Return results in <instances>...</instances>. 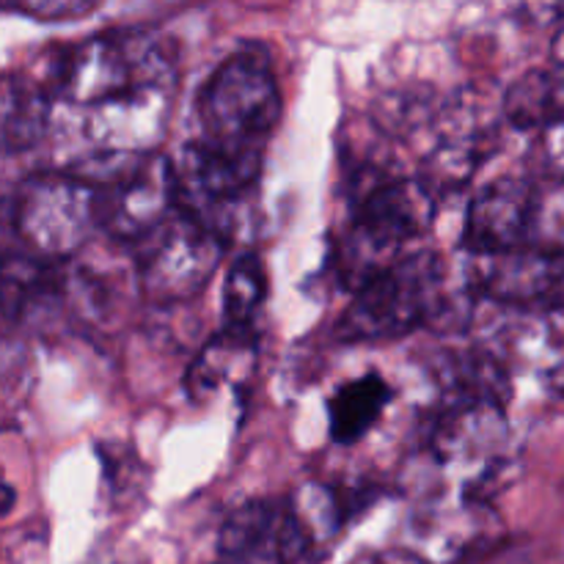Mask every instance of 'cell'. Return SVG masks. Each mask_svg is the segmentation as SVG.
Here are the masks:
<instances>
[{
    "label": "cell",
    "mask_w": 564,
    "mask_h": 564,
    "mask_svg": "<svg viewBox=\"0 0 564 564\" xmlns=\"http://www.w3.org/2000/svg\"><path fill=\"white\" fill-rule=\"evenodd\" d=\"M176 64L165 39L149 31L99 33L61 50L47 94L64 110L88 158L149 154L174 102Z\"/></svg>",
    "instance_id": "1"
},
{
    "label": "cell",
    "mask_w": 564,
    "mask_h": 564,
    "mask_svg": "<svg viewBox=\"0 0 564 564\" xmlns=\"http://www.w3.org/2000/svg\"><path fill=\"white\" fill-rule=\"evenodd\" d=\"M455 297L446 286V264L433 251H413L364 281L336 323L341 341H386L422 325L455 319Z\"/></svg>",
    "instance_id": "2"
},
{
    "label": "cell",
    "mask_w": 564,
    "mask_h": 564,
    "mask_svg": "<svg viewBox=\"0 0 564 564\" xmlns=\"http://www.w3.org/2000/svg\"><path fill=\"white\" fill-rule=\"evenodd\" d=\"M198 141L240 158H262L281 119L273 61L262 44L231 53L198 94Z\"/></svg>",
    "instance_id": "3"
},
{
    "label": "cell",
    "mask_w": 564,
    "mask_h": 564,
    "mask_svg": "<svg viewBox=\"0 0 564 564\" xmlns=\"http://www.w3.org/2000/svg\"><path fill=\"white\" fill-rule=\"evenodd\" d=\"M438 198L422 180L413 176H389L352 204L350 224L339 246V268L352 292L405 257L408 242L430 231L435 220Z\"/></svg>",
    "instance_id": "4"
},
{
    "label": "cell",
    "mask_w": 564,
    "mask_h": 564,
    "mask_svg": "<svg viewBox=\"0 0 564 564\" xmlns=\"http://www.w3.org/2000/svg\"><path fill=\"white\" fill-rule=\"evenodd\" d=\"M507 441L510 430L501 405L446 400L430 422L424 457L444 488L455 490V499L485 505L494 482H501Z\"/></svg>",
    "instance_id": "5"
},
{
    "label": "cell",
    "mask_w": 564,
    "mask_h": 564,
    "mask_svg": "<svg viewBox=\"0 0 564 564\" xmlns=\"http://www.w3.org/2000/svg\"><path fill=\"white\" fill-rule=\"evenodd\" d=\"M72 174L97 196V229L113 240L138 242L176 213L171 160L158 152L127 158H91Z\"/></svg>",
    "instance_id": "6"
},
{
    "label": "cell",
    "mask_w": 564,
    "mask_h": 564,
    "mask_svg": "<svg viewBox=\"0 0 564 564\" xmlns=\"http://www.w3.org/2000/svg\"><path fill=\"white\" fill-rule=\"evenodd\" d=\"M224 246L213 229L176 209L135 242L141 292L154 306L191 301L215 275Z\"/></svg>",
    "instance_id": "7"
},
{
    "label": "cell",
    "mask_w": 564,
    "mask_h": 564,
    "mask_svg": "<svg viewBox=\"0 0 564 564\" xmlns=\"http://www.w3.org/2000/svg\"><path fill=\"white\" fill-rule=\"evenodd\" d=\"M14 229L42 259L75 257L99 231L94 187L77 174L33 176L17 196Z\"/></svg>",
    "instance_id": "8"
},
{
    "label": "cell",
    "mask_w": 564,
    "mask_h": 564,
    "mask_svg": "<svg viewBox=\"0 0 564 564\" xmlns=\"http://www.w3.org/2000/svg\"><path fill=\"white\" fill-rule=\"evenodd\" d=\"M468 290L510 312H564V253L521 248L468 257Z\"/></svg>",
    "instance_id": "9"
},
{
    "label": "cell",
    "mask_w": 564,
    "mask_h": 564,
    "mask_svg": "<svg viewBox=\"0 0 564 564\" xmlns=\"http://www.w3.org/2000/svg\"><path fill=\"white\" fill-rule=\"evenodd\" d=\"M215 564H297L314 551L290 499L237 507L220 529Z\"/></svg>",
    "instance_id": "10"
},
{
    "label": "cell",
    "mask_w": 564,
    "mask_h": 564,
    "mask_svg": "<svg viewBox=\"0 0 564 564\" xmlns=\"http://www.w3.org/2000/svg\"><path fill=\"white\" fill-rule=\"evenodd\" d=\"M538 185L523 176H501L471 202L466 215L463 246L468 257H499L521 251L532 240Z\"/></svg>",
    "instance_id": "11"
},
{
    "label": "cell",
    "mask_w": 564,
    "mask_h": 564,
    "mask_svg": "<svg viewBox=\"0 0 564 564\" xmlns=\"http://www.w3.org/2000/svg\"><path fill=\"white\" fill-rule=\"evenodd\" d=\"M413 554L433 564H452L477 554L499 532L494 512L477 501H435L411 521Z\"/></svg>",
    "instance_id": "12"
},
{
    "label": "cell",
    "mask_w": 564,
    "mask_h": 564,
    "mask_svg": "<svg viewBox=\"0 0 564 564\" xmlns=\"http://www.w3.org/2000/svg\"><path fill=\"white\" fill-rule=\"evenodd\" d=\"M53 127V99L25 75H0V154L36 147Z\"/></svg>",
    "instance_id": "13"
},
{
    "label": "cell",
    "mask_w": 564,
    "mask_h": 564,
    "mask_svg": "<svg viewBox=\"0 0 564 564\" xmlns=\"http://www.w3.org/2000/svg\"><path fill=\"white\" fill-rule=\"evenodd\" d=\"M521 319L507 325V347L532 369L543 386L564 397V312H518Z\"/></svg>",
    "instance_id": "14"
},
{
    "label": "cell",
    "mask_w": 564,
    "mask_h": 564,
    "mask_svg": "<svg viewBox=\"0 0 564 564\" xmlns=\"http://www.w3.org/2000/svg\"><path fill=\"white\" fill-rule=\"evenodd\" d=\"M391 400H394V391L375 372L339 386L328 400L330 438L341 446L358 444L378 424Z\"/></svg>",
    "instance_id": "15"
},
{
    "label": "cell",
    "mask_w": 564,
    "mask_h": 564,
    "mask_svg": "<svg viewBox=\"0 0 564 564\" xmlns=\"http://www.w3.org/2000/svg\"><path fill=\"white\" fill-rule=\"evenodd\" d=\"M251 330L226 328L207 350L198 356L191 369V389L196 394H209L226 380H240L253 367V341Z\"/></svg>",
    "instance_id": "16"
},
{
    "label": "cell",
    "mask_w": 564,
    "mask_h": 564,
    "mask_svg": "<svg viewBox=\"0 0 564 564\" xmlns=\"http://www.w3.org/2000/svg\"><path fill=\"white\" fill-rule=\"evenodd\" d=\"M507 121L518 130H543L556 121V75L545 69H532L518 77L501 102Z\"/></svg>",
    "instance_id": "17"
},
{
    "label": "cell",
    "mask_w": 564,
    "mask_h": 564,
    "mask_svg": "<svg viewBox=\"0 0 564 564\" xmlns=\"http://www.w3.org/2000/svg\"><path fill=\"white\" fill-rule=\"evenodd\" d=\"M268 297V275L257 253L235 259L224 284V317L229 330H251L253 317Z\"/></svg>",
    "instance_id": "18"
},
{
    "label": "cell",
    "mask_w": 564,
    "mask_h": 564,
    "mask_svg": "<svg viewBox=\"0 0 564 564\" xmlns=\"http://www.w3.org/2000/svg\"><path fill=\"white\" fill-rule=\"evenodd\" d=\"M532 163L540 176L564 185V119L551 121L543 130H538L532 147Z\"/></svg>",
    "instance_id": "19"
},
{
    "label": "cell",
    "mask_w": 564,
    "mask_h": 564,
    "mask_svg": "<svg viewBox=\"0 0 564 564\" xmlns=\"http://www.w3.org/2000/svg\"><path fill=\"white\" fill-rule=\"evenodd\" d=\"M0 9L14 11V14L36 17V20H72V17L91 14L97 6L94 3H69V0H61V3L36 0V3H9V6H0Z\"/></svg>",
    "instance_id": "20"
},
{
    "label": "cell",
    "mask_w": 564,
    "mask_h": 564,
    "mask_svg": "<svg viewBox=\"0 0 564 564\" xmlns=\"http://www.w3.org/2000/svg\"><path fill=\"white\" fill-rule=\"evenodd\" d=\"M347 564H433V562L413 554L411 549H383V551H367V554H358L356 560Z\"/></svg>",
    "instance_id": "21"
},
{
    "label": "cell",
    "mask_w": 564,
    "mask_h": 564,
    "mask_svg": "<svg viewBox=\"0 0 564 564\" xmlns=\"http://www.w3.org/2000/svg\"><path fill=\"white\" fill-rule=\"evenodd\" d=\"M11 507H14V490H11L9 485L0 482V518H3Z\"/></svg>",
    "instance_id": "22"
},
{
    "label": "cell",
    "mask_w": 564,
    "mask_h": 564,
    "mask_svg": "<svg viewBox=\"0 0 564 564\" xmlns=\"http://www.w3.org/2000/svg\"><path fill=\"white\" fill-rule=\"evenodd\" d=\"M554 58H556V64H560V69H564V28L554 42Z\"/></svg>",
    "instance_id": "23"
}]
</instances>
